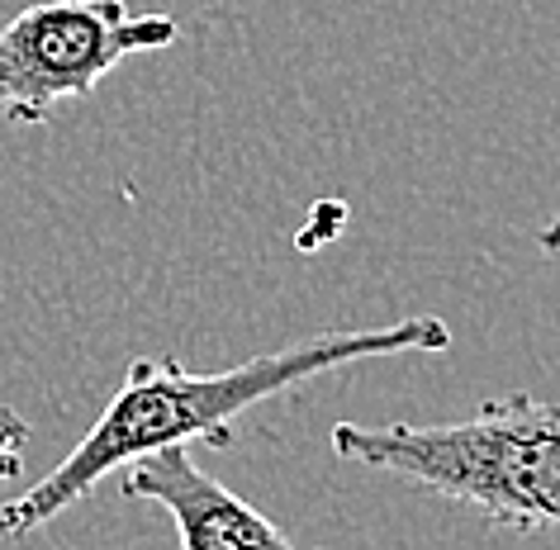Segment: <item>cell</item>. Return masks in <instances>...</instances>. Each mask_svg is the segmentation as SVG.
Returning <instances> with one entry per match:
<instances>
[{
  "mask_svg": "<svg viewBox=\"0 0 560 550\" xmlns=\"http://www.w3.org/2000/svg\"><path fill=\"white\" fill-rule=\"evenodd\" d=\"M452 351V328L432 314L389 323V328H347V332H314L304 342H290L266 356L214 375H195L180 361L166 356H133L124 371L115 399L91 422V432L62 456L52 470L24 489L20 499L0 507V541H20L67 507H77L105 475L124 470L129 460H143L162 446H233L237 418L276 394L310 385V379L342 371V365L371 356H442Z\"/></svg>",
  "mask_w": 560,
  "mask_h": 550,
  "instance_id": "6da1fadb",
  "label": "cell"
},
{
  "mask_svg": "<svg viewBox=\"0 0 560 550\" xmlns=\"http://www.w3.org/2000/svg\"><path fill=\"white\" fill-rule=\"evenodd\" d=\"M332 456L361 470L395 475L446 503L475 507L489 527H560V403L503 394L460 422H338Z\"/></svg>",
  "mask_w": 560,
  "mask_h": 550,
  "instance_id": "7a4b0ae2",
  "label": "cell"
},
{
  "mask_svg": "<svg viewBox=\"0 0 560 550\" xmlns=\"http://www.w3.org/2000/svg\"><path fill=\"white\" fill-rule=\"evenodd\" d=\"M180 38L172 15H133L124 0H44L0 30V124L44 129L62 105L86 101L133 52Z\"/></svg>",
  "mask_w": 560,
  "mask_h": 550,
  "instance_id": "3957f363",
  "label": "cell"
},
{
  "mask_svg": "<svg viewBox=\"0 0 560 550\" xmlns=\"http://www.w3.org/2000/svg\"><path fill=\"white\" fill-rule=\"evenodd\" d=\"M119 493L129 503L162 507L176 522L180 550H300L261 507L205 475L190 446H162L143 460H129Z\"/></svg>",
  "mask_w": 560,
  "mask_h": 550,
  "instance_id": "277c9868",
  "label": "cell"
},
{
  "mask_svg": "<svg viewBox=\"0 0 560 550\" xmlns=\"http://www.w3.org/2000/svg\"><path fill=\"white\" fill-rule=\"evenodd\" d=\"M24 446H30V418L0 408V456H24Z\"/></svg>",
  "mask_w": 560,
  "mask_h": 550,
  "instance_id": "5b68a950",
  "label": "cell"
},
{
  "mask_svg": "<svg viewBox=\"0 0 560 550\" xmlns=\"http://www.w3.org/2000/svg\"><path fill=\"white\" fill-rule=\"evenodd\" d=\"M537 243H541L546 257H560V219H556V223H546V229L537 233Z\"/></svg>",
  "mask_w": 560,
  "mask_h": 550,
  "instance_id": "8992f818",
  "label": "cell"
},
{
  "mask_svg": "<svg viewBox=\"0 0 560 550\" xmlns=\"http://www.w3.org/2000/svg\"><path fill=\"white\" fill-rule=\"evenodd\" d=\"M20 465H24V456H0V489H5L10 479L20 475Z\"/></svg>",
  "mask_w": 560,
  "mask_h": 550,
  "instance_id": "52a82bcc",
  "label": "cell"
}]
</instances>
